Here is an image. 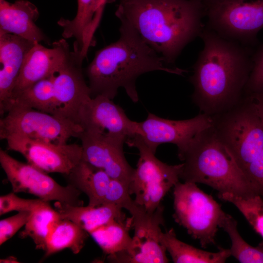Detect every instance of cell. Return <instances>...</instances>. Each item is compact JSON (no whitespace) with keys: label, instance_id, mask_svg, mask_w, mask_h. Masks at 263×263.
<instances>
[{"label":"cell","instance_id":"6da1fadb","mask_svg":"<svg viewBox=\"0 0 263 263\" xmlns=\"http://www.w3.org/2000/svg\"><path fill=\"white\" fill-rule=\"evenodd\" d=\"M200 37L204 47L189 77L193 87L191 97L200 113L212 116L231 108L244 95L254 52L206 25Z\"/></svg>","mask_w":263,"mask_h":263},{"label":"cell","instance_id":"7a4b0ae2","mask_svg":"<svg viewBox=\"0 0 263 263\" xmlns=\"http://www.w3.org/2000/svg\"><path fill=\"white\" fill-rule=\"evenodd\" d=\"M207 9L204 0H120L115 15L168 65L200 37Z\"/></svg>","mask_w":263,"mask_h":263},{"label":"cell","instance_id":"3957f363","mask_svg":"<svg viewBox=\"0 0 263 263\" xmlns=\"http://www.w3.org/2000/svg\"><path fill=\"white\" fill-rule=\"evenodd\" d=\"M120 38L97 51L86 69L92 97L101 95L113 99L123 88L134 103L139 100L136 81L141 75L154 71L182 75L172 68L128 25L121 23Z\"/></svg>","mask_w":263,"mask_h":263},{"label":"cell","instance_id":"277c9868","mask_svg":"<svg viewBox=\"0 0 263 263\" xmlns=\"http://www.w3.org/2000/svg\"><path fill=\"white\" fill-rule=\"evenodd\" d=\"M178 155L183 161L180 179L185 182L207 185L218 194L244 198L257 194L211 126L196 135Z\"/></svg>","mask_w":263,"mask_h":263},{"label":"cell","instance_id":"5b68a950","mask_svg":"<svg viewBox=\"0 0 263 263\" xmlns=\"http://www.w3.org/2000/svg\"><path fill=\"white\" fill-rule=\"evenodd\" d=\"M211 117L217 137L244 172L263 149V121L252 99L244 95L231 108Z\"/></svg>","mask_w":263,"mask_h":263},{"label":"cell","instance_id":"8992f818","mask_svg":"<svg viewBox=\"0 0 263 263\" xmlns=\"http://www.w3.org/2000/svg\"><path fill=\"white\" fill-rule=\"evenodd\" d=\"M173 217L202 247L216 244L215 237L226 213L196 183L178 182L173 188Z\"/></svg>","mask_w":263,"mask_h":263},{"label":"cell","instance_id":"52a82bcc","mask_svg":"<svg viewBox=\"0 0 263 263\" xmlns=\"http://www.w3.org/2000/svg\"><path fill=\"white\" fill-rule=\"evenodd\" d=\"M126 143L136 148L139 152L136 168L129 184V193L135 195L133 201L137 205L147 210L154 211L170 189L179 181L183 163L169 165L161 161L137 134L128 139Z\"/></svg>","mask_w":263,"mask_h":263},{"label":"cell","instance_id":"ba28073f","mask_svg":"<svg viewBox=\"0 0 263 263\" xmlns=\"http://www.w3.org/2000/svg\"><path fill=\"white\" fill-rule=\"evenodd\" d=\"M81 126L70 120L32 108L12 106L0 120V137L17 134L55 144H65L78 138Z\"/></svg>","mask_w":263,"mask_h":263},{"label":"cell","instance_id":"9c48e42d","mask_svg":"<svg viewBox=\"0 0 263 263\" xmlns=\"http://www.w3.org/2000/svg\"><path fill=\"white\" fill-rule=\"evenodd\" d=\"M207 8L209 28L244 46L257 43L263 28V0H225Z\"/></svg>","mask_w":263,"mask_h":263},{"label":"cell","instance_id":"30bf717a","mask_svg":"<svg viewBox=\"0 0 263 263\" xmlns=\"http://www.w3.org/2000/svg\"><path fill=\"white\" fill-rule=\"evenodd\" d=\"M131 214L134 235L129 246L115 255L117 263H167V250L160 242L164 207L147 210L131 199L124 207Z\"/></svg>","mask_w":263,"mask_h":263},{"label":"cell","instance_id":"8fae6325","mask_svg":"<svg viewBox=\"0 0 263 263\" xmlns=\"http://www.w3.org/2000/svg\"><path fill=\"white\" fill-rule=\"evenodd\" d=\"M0 164L13 192L29 193L46 201H56L73 206H83L81 192L68 184L63 186L46 173L34 166L24 163L0 150Z\"/></svg>","mask_w":263,"mask_h":263},{"label":"cell","instance_id":"7c38bea8","mask_svg":"<svg viewBox=\"0 0 263 263\" xmlns=\"http://www.w3.org/2000/svg\"><path fill=\"white\" fill-rule=\"evenodd\" d=\"M4 139L9 150L20 153L28 164L47 173L66 176L82 159V146L77 144H55L17 134Z\"/></svg>","mask_w":263,"mask_h":263},{"label":"cell","instance_id":"4fadbf2b","mask_svg":"<svg viewBox=\"0 0 263 263\" xmlns=\"http://www.w3.org/2000/svg\"><path fill=\"white\" fill-rule=\"evenodd\" d=\"M210 116L199 113L185 120H171L148 113L146 119L137 122V134L155 153L161 144L175 145L178 152L184 150L199 133L212 125Z\"/></svg>","mask_w":263,"mask_h":263},{"label":"cell","instance_id":"5bb4252c","mask_svg":"<svg viewBox=\"0 0 263 263\" xmlns=\"http://www.w3.org/2000/svg\"><path fill=\"white\" fill-rule=\"evenodd\" d=\"M84 58L78 47L74 45L73 51L70 52L65 62L53 75L57 115L76 124L80 108L92 97L82 72Z\"/></svg>","mask_w":263,"mask_h":263},{"label":"cell","instance_id":"9a60e30c","mask_svg":"<svg viewBox=\"0 0 263 263\" xmlns=\"http://www.w3.org/2000/svg\"><path fill=\"white\" fill-rule=\"evenodd\" d=\"M77 124L83 131L127 140L137 133V122L131 120L113 99L101 95L91 97L82 105Z\"/></svg>","mask_w":263,"mask_h":263},{"label":"cell","instance_id":"2e32d148","mask_svg":"<svg viewBox=\"0 0 263 263\" xmlns=\"http://www.w3.org/2000/svg\"><path fill=\"white\" fill-rule=\"evenodd\" d=\"M78 138L81 142L82 159L106 172L111 178L129 185L135 169L128 162L123 146L127 140L83 131Z\"/></svg>","mask_w":263,"mask_h":263},{"label":"cell","instance_id":"e0dca14e","mask_svg":"<svg viewBox=\"0 0 263 263\" xmlns=\"http://www.w3.org/2000/svg\"><path fill=\"white\" fill-rule=\"evenodd\" d=\"M70 52L69 45L64 38L54 42L52 48L35 42L25 60L13 92L11 105L25 89L57 72L66 61Z\"/></svg>","mask_w":263,"mask_h":263},{"label":"cell","instance_id":"ac0fdd59","mask_svg":"<svg viewBox=\"0 0 263 263\" xmlns=\"http://www.w3.org/2000/svg\"><path fill=\"white\" fill-rule=\"evenodd\" d=\"M35 42L0 31V113L2 116L10 107L14 89Z\"/></svg>","mask_w":263,"mask_h":263},{"label":"cell","instance_id":"d6986e66","mask_svg":"<svg viewBox=\"0 0 263 263\" xmlns=\"http://www.w3.org/2000/svg\"><path fill=\"white\" fill-rule=\"evenodd\" d=\"M39 15L37 7L27 0L13 3L0 0V31L50 45V40L35 23Z\"/></svg>","mask_w":263,"mask_h":263},{"label":"cell","instance_id":"ffe728a7","mask_svg":"<svg viewBox=\"0 0 263 263\" xmlns=\"http://www.w3.org/2000/svg\"><path fill=\"white\" fill-rule=\"evenodd\" d=\"M54 207L61 219L72 221L89 234L94 229L113 220L127 218L123 212L122 208L112 204L84 207L56 201Z\"/></svg>","mask_w":263,"mask_h":263},{"label":"cell","instance_id":"44dd1931","mask_svg":"<svg viewBox=\"0 0 263 263\" xmlns=\"http://www.w3.org/2000/svg\"><path fill=\"white\" fill-rule=\"evenodd\" d=\"M66 176L68 184L88 196V206L104 204L113 179L104 170L82 159Z\"/></svg>","mask_w":263,"mask_h":263},{"label":"cell","instance_id":"7402d4cb","mask_svg":"<svg viewBox=\"0 0 263 263\" xmlns=\"http://www.w3.org/2000/svg\"><path fill=\"white\" fill-rule=\"evenodd\" d=\"M159 239L175 263H224L231 256L229 249L220 247L218 252H211L182 242L173 228L161 231Z\"/></svg>","mask_w":263,"mask_h":263},{"label":"cell","instance_id":"603a6c76","mask_svg":"<svg viewBox=\"0 0 263 263\" xmlns=\"http://www.w3.org/2000/svg\"><path fill=\"white\" fill-rule=\"evenodd\" d=\"M89 235L72 221L60 218L54 224L49 234L44 257L66 248L77 254L83 248Z\"/></svg>","mask_w":263,"mask_h":263},{"label":"cell","instance_id":"cb8c5ba5","mask_svg":"<svg viewBox=\"0 0 263 263\" xmlns=\"http://www.w3.org/2000/svg\"><path fill=\"white\" fill-rule=\"evenodd\" d=\"M132 219L113 220L89 233L95 242L108 256L112 255L127 249L132 238L129 231L132 228Z\"/></svg>","mask_w":263,"mask_h":263},{"label":"cell","instance_id":"d4e9b609","mask_svg":"<svg viewBox=\"0 0 263 263\" xmlns=\"http://www.w3.org/2000/svg\"><path fill=\"white\" fill-rule=\"evenodd\" d=\"M53 75L36 82L23 91L13 100L10 107L16 105L57 115Z\"/></svg>","mask_w":263,"mask_h":263},{"label":"cell","instance_id":"484cf974","mask_svg":"<svg viewBox=\"0 0 263 263\" xmlns=\"http://www.w3.org/2000/svg\"><path fill=\"white\" fill-rule=\"evenodd\" d=\"M59 218L57 211L51 207L49 202L46 201L31 212L24 229L19 233V237L31 238L36 249L45 251L50 230Z\"/></svg>","mask_w":263,"mask_h":263},{"label":"cell","instance_id":"4316f807","mask_svg":"<svg viewBox=\"0 0 263 263\" xmlns=\"http://www.w3.org/2000/svg\"><path fill=\"white\" fill-rule=\"evenodd\" d=\"M220 228L228 235L231 241V255L241 263H263V242L253 246L241 237L237 229V222L231 215L225 214Z\"/></svg>","mask_w":263,"mask_h":263},{"label":"cell","instance_id":"83f0119b","mask_svg":"<svg viewBox=\"0 0 263 263\" xmlns=\"http://www.w3.org/2000/svg\"><path fill=\"white\" fill-rule=\"evenodd\" d=\"M98 0H77L76 14L72 20L61 18L57 24L62 28L64 38H75L74 44L82 50L84 33L90 26L97 7Z\"/></svg>","mask_w":263,"mask_h":263},{"label":"cell","instance_id":"f1b7e54d","mask_svg":"<svg viewBox=\"0 0 263 263\" xmlns=\"http://www.w3.org/2000/svg\"><path fill=\"white\" fill-rule=\"evenodd\" d=\"M219 199L233 204L254 230L263 238V199L258 194L242 197L230 193L218 194Z\"/></svg>","mask_w":263,"mask_h":263},{"label":"cell","instance_id":"f546056e","mask_svg":"<svg viewBox=\"0 0 263 263\" xmlns=\"http://www.w3.org/2000/svg\"><path fill=\"white\" fill-rule=\"evenodd\" d=\"M45 202L39 198H22L11 192L0 197V215L13 211L32 212Z\"/></svg>","mask_w":263,"mask_h":263},{"label":"cell","instance_id":"4dcf8cb0","mask_svg":"<svg viewBox=\"0 0 263 263\" xmlns=\"http://www.w3.org/2000/svg\"><path fill=\"white\" fill-rule=\"evenodd\" d=\"M253 68L244 89V95L263 92V44L252 56Z\"/></svg>","mask_w":263,"mask_h":263},{"label":"cell","instance_id":"1f68e13d","mask_svg":"<svg viewBox=\"0 0 263 263\" xmlns=\"http://www.w3.org/2000/svg\"><path fill=\"white\" fill-rule=\"evenodd\" d=\"M31 212L20 211L0 221V245L11 239L30 217Z\"/></svg>","mask_w":263,"mask_h":263},{"label":"cell","instance_id":"d6a6232c","mask_svg":"<svg viewBox=\"0 0 263 263\" xmlns=\"http://www.w3.org/2000/svg\"><path fill=\"white\" fill-rule=\"evenodd\" d=\"M244 172L257 194L263 199V149Z\"/></svg>","mask_w":263,"mask_h":263},{"label":"cell","instance_id":"836d02e7","mask_svg":"<svg viewBox=\"0 0 263 263\" xmlns=\"http://www.w3.org/2000/svg\"><path fill=\"white\" fill-rule=\"evenodd\" d=\"M108 0H98L96 11L91 22L93 28H97L101 21L103 11Z\"/></svg>","mask_w":263,"mask_h":263},{"label":"cell","instance_id":"e575fe53","mask_svg":"<svg viewBox=\"0 0 263 263\" xmlns=\"http://www.w3.org/2000/svg\"><path fill=\"white\" fill-rule=\"evenodd\" d=\"M247 95L251 97L263 121V92Z\"/></svg>","mask_w":263,"mask_h":263},{"label":"cell","instance_id":"d590c367","mask_svg":"<svg viewBox=\"0 0 263 263\" xmlns=\"http://www.w3.org/2000/svg\"><path fill=\"white\" fill-rule=\"evenodd\" d=\"M0 263H19L18 259L13 256H10L0 260Z\"/></svg>","mask_w":263,"mask_h":263},{"label":"cell","instance_id":"8d00e7d4","mask_svg":"<svg viewBox=\"0 0 263 263\" xmlns=\"http://www.w3.org/2000/svg\"><path fill=\"white\" fill-rule=\"evenodd\" d=\"M224 0H204V2L205 3L207 6L210 4L221 2Z\"/></svg>","mask_w":263,"mask_h":263}]
</instances>
